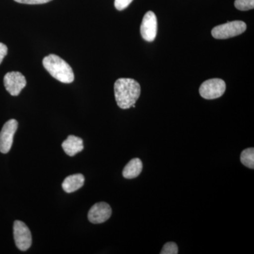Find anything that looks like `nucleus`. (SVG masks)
<instances>
[{
    "instance_id": "obj_13",
    "label": "nucleus",
    "mask_w": 254,
    "mask_h": 254,
    "mask_svg": "<svg viewBox=\"0 0 254 254\" xmlns=\"http://www.w3.org/2000/svg\"><path fill=\"white\" fill-rule=\"evenodd\" d=\"M241 162L247 168L254 169V149L253 148L244 150L241 154Z\"/></svg>"
},
{
    "instance_id": "obj_17",
    "label": "nucleus",
    "mask_w": 254,
    "mask_h": 254,
    "mask_svg": "<svg viewBox=\"0 0 254 254\" xmlns=\"http://www.w3.org/2000/svg\"><path fill=\"white\" fill-rule=\"evenodd\" d=\"M15 1L21 4H42L49 2L52 0H14Z\"/></svg>"
},
{
    "instance_id": "obj_15",
    "label": "nucleus",
    "mask_w": 254,
    "mask_h": 254,
    "mask_svg": "<svg viewBox=\"0 0 254 254\" xmlns=\"http://www.w3.org/2000/svg\"><path fill=\"white\" fill-rule=\"evenodd\" d=\"M179 253L178 247L175 242H168L164 245L161 254H177Z\"/></svg>"
},
{
    "instance_id": "obj_12",
    "label": "nucleus",
    "mask_w": 254,
    "mask_h": 254,
    "mask_svg": "<svg viewBox=\"0 0 254 254\" xmlns=\"http://www.w3.org/2000/svg\"><path fill=\"white\" fill-rule=\"evenodd\" d=\"M143 163L139 158H133L124 168L123 175L126 179H134L141 173Z\"/></svg>"
},
{
    "instance_id": "obj_4",
    "label": "nucleus",
    "mask_w": 254,
    "mask_h": 254,
    "mask_svg": "<svg viewBox=\"0 0 254 254\" xmlns=\"http://www.w3.org/2000/svg\"><path fill=\"white\" fill-rule=\"evenodd\" d=\"M226 84L220 78L207 80L200 85L199 93L202 98L206 100L217 99L225 93Z\"/></svg>"
},
{
    "instance_id": "obj_2",
    "label": "nucleus",
    "mask_w": 254,
    "mask_h": 254,
    "mask_svg": "<svg viewBox=\"0 0 254 254\" xmlns=\"http://www.w3.org/2000/svg\"><path fill=\"white\" fill-rule=\"evenodd\" d=\"M43 64L50 74L62 83H71L74 80L72 68L56 55H49L43 60Z\"/></svg>"
},
{
    "instance_id": "obj_1",
    "label": "nucleus",
    "mask_w": 254,
    "mask_h": 254,
    "mask_svg": "<svg viewBox=\"0 0 254 254\" xmlns=\"http://www.w3.org/2000/svg\"><path fill=\"white\" fill-rule=\"evenodd\" d=\"M115 100L121 109H129L141 95L139 83L132 78H119L115 83Z\"/></svg>"
},
{
    "instance_id": "obj_9",
    "label": "nucleus",
    "mask_w": 254,
    "mask_h": 254,
    "mask_svg": "<svg viewBox=\"0 0 254 254\" xmlns=\"http://www.w3.org/2000/svg\"><path fill=\"white\" fill-rule=\"evenodd\" d=\"M112 215V208L108 203L99 202L95 203L90 209L88 214V220L93 224H100L106 222Z\"/></svg>"
},
{
    "instance_id": "obj_8",
    "label": "nucleus",
    "mask_w": 254,
    "mask_h": 254,
    "mask_svg": "<svg viewBox=\"0 0 254 254\" xmlns=\"http://www.w3.org/2000/svg\"><path fill=\"white\" fill-rule=\"evenodd\" d=\"M141 34L145 41L153 42L156 38L158 22L153 11H149L144 15L141 25Z\"/></svg>"
},
{
    "instance_id": "obj_5",
    "label": "nucleus",
    "mask_w": 254,
    "mask_h": 254,
    "mask_svg": "<svg viewBox=\"0 0 254 254\" xmlns=\"http://www.w3.org/2000/svg\"><path fill=\"white\" fill-rule=\"evenodd\" d=\"M14 238L15 244L18 250L25 252L32 245L31 231L27 225L20 220H16L14 223Z\"/></svg>"
},
{
    "instance_id": "obj_6",
    "label": "nucleus",
    "mask_w": 254,
    "mask_h": 254,
    "mask_svg": "<svg viewBox=\"0 0 254 254\" xmlns=\"http://www.w3.org/2000/svg\"><path fill=\"white\" fill-rule=\"evenodd\" d=\"M18 128V122L16 120H10L6 122L0 131V152L1 153H9L16 130Z\"/></svg>"
},
{
    "instance_id": "obj_14",
    "label": "nucleus",
    "mask_w": 254,
    "mask_h": 254,
    "mask_svg": "<svg viewBox=\"0 0 254 254\" xmlns=\"http://www.w3.org/2000/svg\"><path fill=\"white\" fill-rule=\"evenodd\" d=\"M235 6L240 11H248L254 8V0H235Z\"/></svg>"
},
{
    "instance_id": "obj_16",
    "label": "nucleus",
    "mask_w": 254,
    "mask_h": 254,
    "mask_svg": "<svg viewBox=\"0 0 254 254\" xmlns=\"http://www.w3.org/2000/svg\"><path fill=\"white\" fill-rule=\"evenodd\" d=\"M132 1L133 0H115V6L119 11H123L128 7Z\"/></svg>"
},
{
    "instance_id": "obj_3",
    "label": "nucleus",
    "mask_w": 254,
    "mask_h": 254,
    "mask_svg": "<svg viewBox=\"0 0 254 254\" xmlns=\"http://www.w3.org/2000/svg\"><path fill=\"white\" fill-rule=\"evenodd\" d=\"M247 24L242 21H230L213 28L212 36L216 39H227L245 33Z\"/></svg>"
},
{
    "instance_id": "obj_18",
    "label": "nucleus",
    "mask_w": 254,
    "mask_h": 254,
    "mask_svg": "<svg viewBox=\"0 0 254 254\" xmlns=\"http://www.w3.org/2000/svg\"><path fill=\"white\" fill-rule=\"evenodd\" d=\"M8 48L4 43H0V64L2 63L4 57L7 55Z\"/></svg>"
},
{
    "instance_id": "obj_11",
    "label": "nucleus",
    "mask_w": 254,
    "mask_h": 254,
    "mask_svg": "<svg viewBox=\"0 0 254 254\" xmlns=\"http://www.w3.org/2000/svg\"><path fill=\"white\" fill-rule=\"evenodd\" d=\"M85 177L82 174L70 175L64 180L63 188L66 193H73L84 185Z\"/></svg>"
},
{
    "instance_id": "obj_7",
    "label": "nucleus",
    "mask_w": 254,
    "mask_h": 254,
    "mask_svg": "<svg viewBox=\"0 0 254 254\" xmlns=\"http://www.w3.org/2000/svg\"><path fill=\"white\" fill-rule=\"evenodd\" d=\"M4 84L10 95L17 96L26 86V80L22 73L18 71H11L5 75Z\"/></svg>"
},
{
    "instance_id": "obj_10",
    "label": "nucleus",
    "mask_w": 254,
    "mask_h": 254,
    "mask_svg": "<svg viewBox=\"0 0 254 254\" xmlns=\"http://www.w3.org/2000/svg\"><path fill=\"white\" fill-rule=\"evenodd\" d=\"M62 146L66 154L69 156H74L75 155L83 150V140L79 137L70 135L63 142Z\"/></svg>"
}]
</instances>
